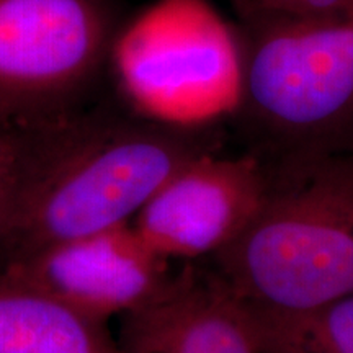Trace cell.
<instances>
[{"mask_svg":"<svg viewBox=\"0 0 353 353\" xmlns=\"http://www.w3.org/2000/svg\"><path fill=\"white\" fill-rule=\"evenodd\" d=\"M0 208V270L15 260L131 223L172 172L221 149V130L176 125L90 100L10 130Z\"/></svg>","mask_w":353,"mask_h":353,"instance_id":"obj_1","label":"cell"},{"mask_svg":"<svg viewBox=\"0 0 353 353\" xmlns=\"http://www.w3.org/2000/svg\"><path fill=\"white\" fill-rule=\"evenodd\" d=\"M229 117L265 162L353 156V2L296 15L236 0Z\"/></svg>","mask_w":353,"mask_h":353,"instance_id":"obj_2","label":"cell"},{"mask_svg":"<svg viewBox=\"0 0 353 353\" xmlns=\"http://www.w3.org/2000/svg\"><path fill=\"white\" fill-rule=\"evenodd\" d=\"M267 167L252 219L201 260L259 322L293 319L353 294V156Z\"/></svg>","mask_w":353,"mask_h":353,"instance_id":"obj_3","label":"cell"},{"mask_svg":"<svg viewBox=\"0 0 353 353\" xmlns=\"http://www.w3.org/2000/svg\"><path fill=\"white\" fill-rule=\"evenodd\" d=\"M118 38L112 0H0V126L19 130L90 100Z\"/></svg>","mask_w":353,"mask_h":353,"instance_id":"obj_4","label":"cell"},{"mask_svg":"<svg viewBox=\"0 0 353 353\" xmlns=\"http://www.w3.org/2000/svg\"><path fill=\"white\" fill-rule=\"evenodd\" d=\"M268 185L255 154H200L167 176L131 226L169 262H201L231 244L252 219Z\"/></svg>","mask_w":353,"mask_h":353,"instance_id":"obj_5","label":"cell"},{"mask_svg":"<svg viewBox=\"0 0 353 353\" xmlns=\"http://www.w3.org/2000/svg\"><path fill=\"white\" fill-rule=\"evenodd\" d=\"M170 263L126 223L26 255L0 275L108 324L161 294L174 275Z\"/></svg>","mask_w":353,"mask_h":353,"instance_id":"obj_6","label":"cell"},{"mask_svg":"<svg viewBox=\"0 0 353 353\" xmlns=\"http://www.w3.org/2000/svg\"><path fill=\"white\" fill-rule=\"evenodd\" d=\"M121 353H263L250 312L203 262H183L161 294L120 317Z\"/></svg>","mask_w":353,"mask_h":353,"instance_id":"obj_7","label":"cell"},{"mask_svg":"<svg viewBox=\"0 0 353 353\" xmlns=\"http://www.w3.org/2000/svg\"><path fill=\"white\" fill-rule=\"evenodd\" d=\"M0 353H121L107 322L0 275Z\"/></svg>","mask_w":353,"mask_h":353,"instance_id":"obj_8","label":"cell"},{"mask_svg":"<svg viewBox=\"0 0 353 353\" xmlns=\"http://www.w3.org/2000/svg\"><path fill=\"white\" fill-rule=\"evenodd\" d=\"M255 325L263 353H353V294L304 316Z\"/></svg>","mask_w":353,"mask_h":353,"instance_id":"obj_9","label":"cell"},{"mask_svg":"<svg viewBox=\"0 0 353 353\" xmlns=\"http://www.w3.org/2000/svg\"><path fill=\"white\" fill-rule=\"evenodd\" d=\"M241 2L263 10L312 15V13H324L350 6L353 0H241Z\"/></svg>","mask_w":353,"mask_h":353,"instance_id":"obj_10","label":"cell"},{"mask_svg":"<svg viewBox=\"0 0 353 353\" xmlns=\"http://www.w3.org/2000/svg\"><path fill=\"white\" fill-rule=\"evenodd\" d=\"M12 164V134L10 130L0 126V208L6 198L8 174Z\"/></svg>","mask_w":353,"mask_h":353,"instance_id":"obj_11","label":"cell"}]
</instances>
